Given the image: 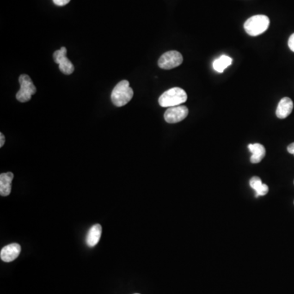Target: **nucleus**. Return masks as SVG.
Instances as JSON below:
<instances>
[{
    "label": "nucleus",
    "instance_id": "f257e3e1",
    "mask_svg": "<svg viewBox=\"0 0 294 294\" xmlns=\"http://www.w3.org/2000/svg\"><path fill=\"white\" fill-rule=\"evenodd\" d=\"M133 97V90L129 86L128 80H122L111 93V101L114 105L121 107L129 103Z\"/></svg>",
    "mask_w": 294,
    "mask_h": 294
},
{
    "label": "nucleus",
    "instance_id": "1a4fd4ad",
    "mask_svg": "<svg viewBox=\"0 0 294 294\" xmlns=\"http://www.w3.org/2000/svg\"><path fill=\"white\" fill-rule=\"evenodd\" d=\"M293 110H294V102L291 99L287 97L283 98L276 109V116L279 119H285L292 113Z\"/></svg>",
    "mask_w": 294,
    "mask_h": 294
},
{
    "label": "nucleus",
    "instance_id": "dca6fc26",
    "mask_svg": "<svg viewBox=\"0 0 294 294\" xmlns=\"http://www.w3.org/2000/svg\"><path fill=\"white\" fill-rule=\"evenodd\" d=\"M289 47L292 52H294V34H292L291 36L289 37Z\"/></svg>",
    "mask_w": 294,
    "mask_h": 294
},
{
    "label": "nucleus",
    "instance_id": "a211bd4d",
    "mask_svg": "<svg viewBox=\"0 0 294 294\" xmlns=\"http://www.w3.org/2000/svg\"><path fill=\"white\" fill-rule=\"evenodd\" d=\"M4 143H5V137H4V135L1 132V133H0V147H3Z\"/></svg>",
    "mask_w": 294,
    "mask_h": 294
},
{
    "label": "nucleus",
    "instance_id": "423d86ee",
    "mask_svg": "<svg viewBox=\"0 0 294 294\" xmlns=\"http://www.w3.org/2000/svg\"><path fill=\"white\" fill-rule=\"evenodd\" d=\"M67 54V49L65 47H62L59 50H57L53 53V59L54 62L59 65V69L65 75H71L74 70L75 66L72 62L68 59L66 57Z\"/></svg>",
    "mask_w": 294,
    "mask_h": 294
},
{
    "label": "nucleus",
    "instance_id": "f8f14e48",
    "mask_svg": "<svg viewBox=\"0 0 294 294\" xmlns=\"http://www.w3.org/2000/svg\"><path fill=\"white\" fill-rule=\"evenodd\" d=\"M102 227L100 224H96L91 227L87 235V244L89 247H94L101 239Z\"/></svg>",
    "mask_w": 294,
    "mask_h": 294
},
{
    "label": "nucleus",
    "instance_id": "39448f33",
    "mask_svg": "<svg viewBox=\"0 0 294 294\" xmlns=\"http://www.w3.org/2000/svg\"><path fill=\"white\" fill-rule=\"evenodd\" d=\"M183 62V57L178 51H168L160 57L158 65L163 70H172Z\"/></svg>",
    "mask_w": 294,
    "mask_h": 294
},
{
    "label": "nucleus",
    "instance_id": "412c9836",
    "mask_svg": "<svg viewBox=\"0 0 294 294\" xmlns=\"http://www.w3.org/2000/svg\"></svg>",
    "mask_w": 294,
    "mask_h": 294
},
{
    "label": "nucleus",
    "instance_id": "20e7f679",
    "mask_svg": "<svg viewBox=\"0 0 294 294\" xmlns=\"http://www.w3.org/2000/svg\"><path fill=\"white\" fill-rule=\"evenodd\" d=\"M19 83L21 88L16 93V98L20 102H26L31 99V97L36 93V88L31 77L27 75H21L19 77Z\"/></svg>",
    "mask_w": 294,
    "mask_h": 294
},
{
    "label": "nucleus",
    "instance_id": "0eeeda50",
    "mask_svg": "<svg viewBox=\"0 0 294 294\" xmlns=\"http://www.w3.org/2000/svg\"><path fill=\"white\" fill-rule=\"evenodd\" d=\"M188 114L189 110L186 106H173L165 111L164 119L168 124H177L186 119Z\"/></svg>",
    "mask_w": 294,
    "mask_h": 294
},
{
    "label": "nucleus",
    "instance_id": "2eb2a0df",
    "mask_svg": "<svg viewBox=\"0 0 294 294\" xmlns=\"http://www.w3.org/2000/svg\"><path fill=\"white\" fill-rule=\"evenodd\" d=\"M70 0H53V3L57 6H65L70 3Z\"/></svg>",
    "mask_w": 294,
    "mask_h": 294
},
{
    "label": "nucleus",
    "instance_id": "9d476101",
    "mask_svg": "<svg viewBox=\"0 0 294 294\" xmlns=\"http://www.w3.org/2000/svg\"><path fill=\"white\" fill-rule=\"evenodd\" d=\"M13 173H1L0 175V195L1 196H8L12 191V181H13Z\"/></svg>",
    "mask_w": 294,
    "mask_h": 294
},
{
    "label": "nucleus",
    "instance_id": "6e6552de",
    "mask_svg": "<svg viewBox=\"0 0 294 294\" xmlns=\"http://www.w3.org/2000/svg\"><path fill=\"white\" fill-rule=\"evenodd\" d=\"M21 245L16 243L7 245L5 247H3L0 252L1 260L3 261L4 262H11L18 258V256L21 253Z\"/></svg>",
    "mask_w": 294,
    "mask_h": 294
},
{
    "label": "nucleus",
    "instance_id": "6ab92c4d",
    "mask_svg": "<svg viewBox=\"0 0 294 294\" xmlns=\"http://www.w3.org/2000/svg\"></svg>",
    "mask_w": 294,
    "mask_h": 294
},
{
    "label": "nucleus",
    "instance_id": "7ed1b4c3",
    "mask_svg": "<svg viewBox=\"0 0 294 294\" xmlns=\"http://www.w3.org/2000/svg\"><path fill=\"white\" fill-rule=\"evenodd\" d=\"M270 26V19L265 15H256L251 16L245 21V31L251 36H258L263 34Z\"/></svg>",
    "mask_w": 294,
    "mask_h": 294
},
{
    "label": "nucleus",
    "instance_id": "4468645a",
    "mask_svg": "<svg viewBox=\"0 0 294 294\" xmlns=\"http://www.w3.org/2000/svg\"><path fill=\"white\" fill-rule=\"evenodd\" d=\"M232 64V59L227 55H222L215 60L212 63V67L217 72L223 73L227 67H229Z\"/></svg>",
    "mask_w": 294,
    "mask_h": 294
},
{
    "label": "nucleus",
    "instance_id": "9b49d317",
    "mask_svg": "<svg viewBox=\"0 0 294 294\" xmlns=\"http://www.w3.org/2000/svg\"><path fill=\"white\" fill-rule=\"evenodd\" d=\"M248 150L252 153L250 161L253 163H258L266 155V149L261 144L254 143V144L248 145Z\"/></svg>",
    "mask_w": 294,
    "mask_h": 294
},
{
    "label": "nucleus",
    "instance_id": "f03ea898",
    "mask_svg": "<svg viewBox=\"0 0 294 294\" xmlns=\"http://www.w3.org/2000/svg\"><path fill=\"white\" fill-rule=\"evenodd\" d=\"M187 101V94L181 88H173L168 89L159 98V103L162 107H173L181 106Z\"/></svg>",
    "mask_w": 294,
    "mask_h": 294
},
{
    "label": "nucleus",
    "instance_id": "f3484780",
    "mask_svg": "<svg viewBox=\"0 0 294 294\" xmlns=\"http://www.w3.org/2000/svg\"><path fill=\"white\" fill-rule=\"evenodd\" d=\"M287 150H288V152H289V154H292V155H294V142L289 145V147L287 148Z\"/></svg>",
    "mask_w": 294,
    "mask_h": 294
},
{
    "label": "nucleus",
    "instance_id": "aec40b11",
    "mask_svg": "<svg viewBox=\"0 0 294 294\" xmlns=\"http://www.w3.org/2000/svg\"></svg>",
    "mask_w": 294,
    "mask_h": 294
},
{
    "label": "nucleus",
    "instance_id": "ddd939ff",
    "mask_svg": "<svg viewBox=\"0 0 294 294\" xmlns=\"http://www.w3.org/2000/svg\"><path fill=\"white\" fill-rule=\"evenodd\" d=\"M249 183H250L251 187L255 191L256 197L266 196V194L268 193V186L262 183V181L258 177H253L251 178Z\"/></svg>",
    "mask_w": 294,
    "mask_h": 294
}]
</instances>
